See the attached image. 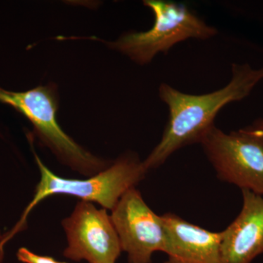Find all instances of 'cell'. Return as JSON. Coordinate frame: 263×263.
<instances>
[{
  "instance_id": "ba28073f",
  "label": "cell",
  "mask_w": 263,
  "mask_h": 263,
  "mask_svg": "<svg viewBox=\"0 0 263 263\" xmlns=\"http://www.w3.org/2000/svg\"><path fill=\"white\" fill-rule=\"evenodd\" d=\"M162 216L167 256L164 263H223L221 231H209L172 213Z\"/></svg>"
},
{
  "instance_id": "5b68a950",
  "label": "cell",
  "mask_w": 263,
  "mask_h": 263,
  "mask_svg": "<svg viewBox=\"0 0 263 263\" xmlns=\"http://www.w3.org/2000/svg\"><path fill=\"white\" fill-rule=\"evenodd\" d=\"M218 179L263 196V138L250 127L227 134L214 127L200 141Z\"/></svg>"
},
{
  "instance_id": "8fae6325",
  "label": "cell",
  "mask_w": 263,
  "mask_h": 263,
  "mask_svg": "<svg viewBox=\"0 0 263 263\" xmlns=\"http://www.w3.org/2000/svg\"><path fill=\"white\" fill-rule=\"evenodd\" d=\"M249 127L263 138V119L256 121L253 125L249 126Z\"/></svg>"
},
{
  "instance_id": "3957f363",
  "label": "cell",
  "mask_w": 263,
  "mask_h": 263,
  "mask_svg": "<svg viewBox=\"0 0 263 263\" xmlns=\"http://www.w3.org/2000/svg\"><path fill=\"white\" fill-rule=\"evenodd\" d=\"M0 103L23 114L34 127L41 144L51 150L59 162L86 177H91L111 164L85 149L62 129L57 119V86H40L24 92L0 88Z\"/></svg>"
},
{
  "instance_id": "6da1fadb",
  "label": "cell",
  "mask_w": 263,
  "mask_h": 263,
  "mask_svg": "<svg viewBox=\"0 0 263 263\" xmlns=\"http://www.w3.org/2000/svg\"><path fill=\"white\" fill-rule=\"evenodd\" d=\"M262 79L263 69L255 70L248 64H233L229 84L209 94H186L165 83L161 84L159 95L168 108V121L160 143L143 161L146 169L160 167L183 147L200 143L214 127L219 110L247 98Z\"/></svg>"
},
{
  "instance_id": "7a4b0ae2",
  "label": "cell",
  "mask_w": 263,
  "mask_h": 263,
  "mask_svg": "<svg viewBox=\"0 0 263 263\" xmlns=\"http://www.w3.org/2000/svg\"><path fill=\"white\" fill-rule=\"evenodd\" d=\"M34 155L41 179L36 186L34 196L22 217L14 228L4 235V246L24 230L29 214L47 197L55 195H68L83 201L96 202L102 209L111 212L124 194L136 187L148 172L143 161L140 160L134 154L128 153L121 156L106 169L91 177L86 179H66L52 172L36 154Z\"/></svg>"
},
{
  "instance_id": "52a82bcc",
  "label": "cell",
  "mask_w": 263,
  "mask_h": 263,
  "mask_svg": "<svg viewBox=\"0 0 263 263\" xmlns=\"http://www.w3.org/2000/svg\"><path fill=\"white\" fill-rule=\"evenodd\" d=\"M129 263H151L152 255L164 252L166 230L162 216L151 209L136 187L121 197L110 214Z\"/></svg>"
},
{
  "instance_id": "8992f818",
  "label": "cell",
  "mask_w": 263,
  "mask_h": 263,
  "mask_svg": "<svg viewBox=\"0 0 263 263\" xmlns=\"http://www.w3.org/2000/svg\"><path fill=\"white\" fill-rule=\"evenodd\" d=\"M62 226L67 237L63 252L66 258L76 262H117L122 247L108 211L81 200Z\"/></svg>"
},
{
  "instance_id": "9c48e42d",
  "label": "cell",
  "mask_w": 263,
  "mask_h": 263,
  "mask_svg": "<svg viewBox=\"0 0 263 263\" xmlns=\"http://www.w3.org/2000/svg\"><path fill=\"white\" fill-rule=\"evenodd\" d=\"M243 206L221 231L223 263H252L263 254V197L242 190Z\"/></svg>"
},
{
  "instance_id": "7c38bea8",
  "label": "cell",
  "mask_w": 263,
  "mask_h": 263,
  "mask_svg": "<svg viewBox=\"0 0 263 263\" xmlns=\"http://www.w3.org/2000/svg\"><path fill=\"white\" fill-rule=\"evenodd\" d=\"M3 235H2L1 232H0V263H2L4 258V249L3 248L2 243H3Z\"/></svg>"
},
{
  "instance_id": "277c9868",
  "label": "cell",
  "mask_w": 263,
  "mask_h": 263,
  "mask_svg": "<svg viewBox=\"0 0 263 263\" xmlns=\"http://www.w3.org/2000/svg\"><path fill=\"white\" fill-rule=\"evenodd\" d=\"M155 15L153 27L146 32L124 33L110 43V48L138 65L150 63L160 53H167L177 43L189 39L208 40L217 34L186 5L162 0L143 2Z\"/></svg>"
},
{
  "instance_id": "30bf717a",
  "label": "cell",
  "mask_w": 263,
  "mask_h": 263,
  "mask_svg": "<svg viewBox=\"0 0 263 263\" xmlns=\"http://www.w3.org/2000/svg\"><path fill=\"white\" fill-rule=\"evenodd\" d=\"M17 259L23 263H67L60 262L48 256L40 255L34 253L25 247H22L17 252Z\"/></svg>"
}]
</instances>
